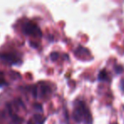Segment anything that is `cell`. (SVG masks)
Segmentation results:
<instances>
[{
	"label": "cell",
	"instance_id": "3",
	"mask_svg": "<svg viewBox=\"0 0 124 124\" xmlns=\"http://www.w3.org/2000/svg\"><path fill=\"white\" fill-rule=\"evenodd\" d=\"M107 78V72L105 70H102L99 74V79L100 80H105Z\"/></svg>",
	"mask_w": 124,
	"mask_h": 124
},
{
	"label": "cell",
	"instance_id": "6",
	"mask_svg": "<svg viewBox=\"0 0 124 124\" xmlns=\"http://www.w3.org/2000/svg\"><path fill=\"white\" fill-rule=\"evenodd\" d=\"M121 88H122V89L124 91V79L122 80V83H121Z\"/></svg>",
	"mask_w": 124,
	"mask_h": 124
},
{
	"label": "cell",
	"instance_id": "5",
	"mask_svg": "<svg viewBox=\"0 0 124 124\" xmlns=\"http://www.w3.org/2000/svg\"><path fill=\"white\" fill-rule=\"evenodd\" d=\"M58 57H59V54L56 53V52H53V53H51V54H50V58H51L52 60H57Z\"/></svg>",
	"mask_w": 124,
	"mask_h": 124
},
{
	"label": "cell",
	"instance_id": "4",
	"mask_svg": "<svg viewBox=\"0 0 124 124\" xmlns=\"http://www.w3.org/2000/svg\"><path fill=\"white\" fill-rule=\"evenodd\" d=\"M35 119H36L38 124H43V121H44V118L40 115H35Z\"/></svg>",
	"mask_w": 124,
	"mask_h": 124
},
{
	"label": "cell",
	"instance_id": "1",
	"mask_svg": "<svg viewBox=\"0 0 124 124\" xmlns=\"http://www.w3.org/2000/svg\"><path fill=\"white\" fill-rule=\"evenodd\" d=\"M23 31L27 35H38L39 37L42 36L39 28L32 22H26L23 26Z\"/></svg>",
	"mask_w": 124,
	"mask_h": 124
},
{
	"label": "cell",
	"instance_id": "2",
	"mask_svg": "<svg viewBox=\"0 0 124 124\" xmlns=\"http://www.w3.org/2000/svg\"><path fill=\"white\" fill-rule=\"evenodd\" d=\"M1 58L4 59V60H8L9 62H11V63H15V61L16 60V59L15 58L13 55L11 54H4L1 56Z\"/></svg>",
	"mask_w": 124,
	"mask_h": 124
}]
</instances>
